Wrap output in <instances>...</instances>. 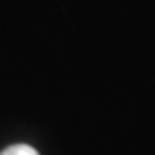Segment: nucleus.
Here are the masks:
<instances>
[{"label": "nucleus", "instance_id": "f257e3e1", "mask_svg": "<svg viewBox=\"0 0 155 155\" xmlns=\"http://www.w3.org/2000/svg\"><path fill=\"white\" fill-rule=\"evenodd\" d=\"M0 155H39L37 149L28 147V144H13V147H7Z\"/></svg>", "mask_w": 155, "mask_h": 155}]
</instances>
